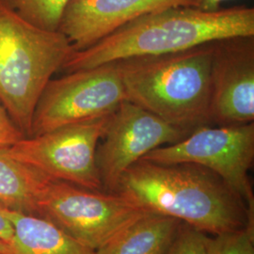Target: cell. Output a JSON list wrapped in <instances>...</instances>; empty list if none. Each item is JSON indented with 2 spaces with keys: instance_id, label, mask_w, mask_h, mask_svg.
<instances>
[{
  "instance_id": "cell-19",
  "label": "cell",
  "mask_w": 254,
  "mask_h": 254,
  "mask_svg": "<svg viewBox=\"0 0 254 254\" xmlns=\"http://www.w3.org/2000/svg\"><path fill=\"white\" fill-rule=\"evenodd\" d=\"M8 208L2 201H0V239L13 245L14 231L12 225L7 217L6 210Z\"/></svg>"
},
{
  "instance_id": "cell-5",
  "label": "cell",
  "mask_w": 254,
  "mask_h": 254,
  "mask_svg": "<svg viewBox=\"0 0 254 254\" xmlns=\"http://www.w3.org/2000/svg\"><path fill=\"white\" fill-rule=\"evenodd\" d=\"M147 212L118 192L90 190L51 177L35 202V215L94 252Z\"/></svg>"
},
{
  "instance_id": "cell-20",
  "label": "cell",
  "mask_w": 254,
  "mask_h": 254,
  "mask_svg": "<svg viewBox=\"0 0 254 254\" xmlns=\"http://www.w3.org/2000/svg\"><path fill=\"white\" fill-rule=\"evenodd\" d=\"M227 0H200L199 9L205 11H216L220 9V4Z\"/></svg>"
},
{
  "instance_id": "cell-15",
  "label": "cell",
  "mask_w": 254,
  "mask_h": 254,
  "mask_svg": "<svg viewBox=\"0 0 254 254\" xmlns=\"http://www.w3.org/2000/svg\"><path fill=\"white\" fill-rule=\"evenodd\" d=\"M24 19L36 27L58 31L70 0H6Z\"/></svg>"
},
{
  "instance_id": "cell-12",
  "label": "cell",
  "mask_w": 254,
  "mask_h": 254,
  "mask_svg": "<svg viewBox=\"0 0 254 254\" xmlns=\"http://www.w3.org/2000/svg\"><path fill=\"white\" fill-rule=\"evenodd\" d=\"M17 254H95L46 218L8 207Z\"/></svg>"
},
{
  "instance_id": "cell-2",
  "label": "cell",
  "mask_w": 254,
  "mask_h": 254,
  "mask_svg": "<svg viewBox=\"0 0 254 254\" xmlns=\"http://www.w3.org/2000/svg\"><path fill=\"white\" fill-rule=\"evenodd\" d=\"M254 36V9L205 11L194 7L163 9L132 20L63 65L67 73L135 57L171 54L218 40Z\"/></svg>"
},
{
  "instance_id": "cell-13",
  "label": "cell",
  "mask_w": 254,
  "mask_h": 254,
  "mask_svg": "<svg viewBox=\"0 0 254 254\" xmlns=\"http://www.w3.org/2000/svg\"><path fill=\"white\" fill-rule=\"evenodd\" d=\"M181 221L147 212L95 252V254H165Z\"/></svg>"
},
{
  "instance_id": "cell-4",
  "label": "cell",
  "mask_w": 254,
  "mask_h": 254,
  "mask_svg": "<svg viewBox=\"0 0 254 254\" xmlns=\"http://www.w3.org/2000/svg\"><path fill=\"white\" fill-rule=\"evenodd\" d=\"M73 51L64 33L32 25L0 0V102L26 137L47 83Z\"/></svg>"
},
{
  "instance_id": "cell-18",
  "label": "cell",
  "mask_w": 254,
  "mask_h": 254,
  "mask_svg": "<svg viewBox=\"0 0 254 254\" xmlns=\"http://www.w3.org/2000/svg\"><path fill=\"white\" fill-rule=\"evenodd\" d=\"M25 137L0 102V150L8 149Z\"/></svg>"
},
{
  "instance_id": "cell-21",
  "label": "cell",
  "mask_w": 254,
  "mask_h": 254,
  "mask_svg": "<svg viewBox=\"0 0 254 254\" xmlns=\"http://www.w3.org/2000/svg\"><path fill=\"white\" fill-rule=\"evenodd\" d=\"M0 254H17L13 245L0 239Z\"/></svg>"
},
{
  "instance_id": "cell-1",
  "label": "cell",
  "mask_w": 254,
  "mask_h": 254,
  "mask_svg": "<svg viewBox=\"0 0 254 254\" xmlns=\"http://www.w3.org/2000/svg\"><path fill=\"white\" fill-rule=\"evenodd\" d=\"M116 192L138 206L214 236L254 228L244 203L218 174L196 164L140 159L123 174Z\"/></svg>"
},
{
  "instance_id": "cell-11",
  "label": "cell",
  "mask_w": 254,
  "mask_h": 254,
  "mask_svg": "<svg viewBox=\"0 0 254 254\" xmlns=\"http://www.w3.org/2000/svg\"><path fill=\"white\" fill-rule=\"evenodd\" d=\"M199 6L200 0H70L59 31L77 51L143 15L170 8Z\"/></svg>"
},
{
  "instance_id": "cell-7",
  "label": "cell",
  "mask_w": 254,
  "mask_h": 254,
  "mask_svg": "<svg viewBox=\"0 0 254 254\" xmlns=\"http://www.w3.org/2000/svg\"><path fill=\"white\" fill-rule=\"evenodd\" d=\"M126 100L127 93L116 63L52 78L37 103L30 136L109 116Z\"/></svg>"
},
{
  "instance_id": "cell-3",
  "label": "cell",
  "mask_w": 254,
  "mask_h": 254,
  "mask_svg": "<svg viewBox=\"0 0 254 254\" xmlns=\"http://www.w3.org/2000/svg\"><path fill=\"white\" fill-rule=\"evenodd\" d=\"M214 42L171 54L115 62L127 101L190 132L210 122Z\"/></svg>"
},
{
  "instance_id": "cell-6",
  "label": "cell",
  "mask_w": 254,
  "mask_h": 254,
  "mask_svg": "<svg viewBox=\"0 0 254 254\" xmlns=\"http://www.w3.org/2000/svg\"><path fill=\"white\" fill-rule=\"evenodd\" d=\"M141 159L159 164L191 163L218 174L244 203L254 222V195L249 176L254 161V124L205 126L180 141L161 146Z\"/></svg>"
},
{
  "instance_id": "cell-10",
  "label": "cell",
  "mask_w": 254,
  "mask_h": 254,
  "mask_svg": "<svg viewBox=\"0 0 254 254\" xmlns=\"http://www.w3.org/2000/svg\"><path fill=\"white\" fill-rule=\"evenodd\" d=\"M210 122L237 126L254 121V36L214 42Z\"/></svg>"
},
{
  "instance_id": "cell-8",
  "label": "cell",
  "mask_w": 254,
  "mask_h": 254,
  "mask_svg": "<svg viewBox=\"0 0 254 254\" xmlns=\"http://www.w3.org/2000/svg\"><path fill=\"white\" fill-rule=\"evenodd\" d=\"M109 116L25 137L0 151L51 178L90 190L103 191L96 165V150Z\"/></svg>"
},
{
  "instance_id": "cell-16",
  "label": "cell",
  "mask_w": 254,
  "mask_h": 254,
  "mask_svg": "<svg viewBox=\"0 0 254 254\" xmlns=\"http://www.w3.org/2000/svg\"><path fill=\"white\" fill-rule=\"evenodd\" d=\"M208 254H254V228L209 237Z\"/></svg>"
},
{
  "instance_id": "cell-17",
  "label": "cell",
  "mask_w": 254,
  "mask_h": 254,
  "mask_svg": "<svg viewBox=\"0 0 254 254\" xmlns=\"http://www.w3.org/2000/svg\"><path fill=\"white\" fill-rule=\"evenodd\" d=\"M208 240L207 234L181 222L165 254H208Z\"/></svg>"
},
{
  "instance_id": "cell-14",
  "label": "cell",
  "mask_w": 254,
  "mask_h": 254,
  "mask_svg": "<svg viewBox=\"0 0 254 254\" xmlns=\"http://www.w3.org/2000/svg\"><path fill=\"white\" fill-rule=\"evenodd\" d=\"M48 177L0 151V201L9 208L35 215L37 196Z\"/></svg>"
},
{
  "instance_id": "cell-9",
  "label": "cell",
  "mask_w": 254,
  "mask_h": 254,
  "mask_svg": "<svg viewBox=\"0 0 254 254\" xmlns=\"http://www.w3.org/2000/svg\"><path fill=\"white\" fill-rule=\"evenodd\" d=\"M190 133L130 101H124L109 115L96 150L103 191L116 192L123 174L133 164L154 149L176 143Z\"/></svg>"
}]
</instances>
